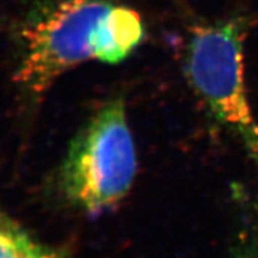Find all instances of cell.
<instances>
[{"label":"cell","instance_id":"cell-1","mask_svg":"<svg viewBox=\"0 0 258 258\" xmlns=\"http://www.w3.org/2000/svg\"><path fill=\"white\" fill-rule=\"evenodd\" d=\"M137 164L124 103L111 99L71 144L61 166V189L76 207L97 214L127 195Z\"/></svg>","mask_w":258,"mask_h":258},{"label":"cell","instance_id":"cell-2","mask_svg":"<svg viewBox=\"0 0 258 258\" xmlns=\"http://www.w3.org/2000/svg\"><path fill=\"white\" fill-rule=\"evenodd\" d=\"M244 27L225 21L192 28L184 70L194 91L213 117L258 160V121L244 79Z\"/></svg>","mask_w":258,"mask_h":258},{"label":"cell","instance_id":"cell-3","mask_svg":"<svg viewBox=\"0 0 258 258\" xmlns=\"http://www.w3.org/2000/svg\"><path fill=\"white\" fill-rule=\"evenodd\" d=\"M112 5L108 0H60L28 25L16 74L19 85L42 95L69 70L96 60L99 29Z\"/></svg>","mask_w":258,"mask_h":258},{"label":"cell","instance_id":"cell-4","mask_svg":"<svg viewBox=\"0 0 258 258\" xmlns=\"http://www.w3.org/2000/svg\"><path fill=\"white\" fill-rule=\"evenodd\" d=\"M144 24L134 10L112 5L103 18L97 42L96 60L117 63L141 43Z\"/></svg>","mask_w":258,"mask_h":258},{"label":"cell","instance_id":"cell-5","mask_svg":"<svg viewBox=\"0 0 258 258\" xmlns=\"http://www.w3.org/2000/svg\"><path fill=\"white\" fill-rule=\"evenodd\" d=\"M230 258H258V234L251 235L241 243Z\"/></svg>","mask_w":258,"mask_h":258}]
</instances>
